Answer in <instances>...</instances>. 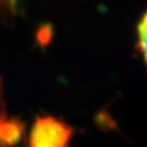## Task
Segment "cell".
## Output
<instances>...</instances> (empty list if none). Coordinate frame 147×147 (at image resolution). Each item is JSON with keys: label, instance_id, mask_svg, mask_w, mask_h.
Listing matches in <instances>:
<instances>
[{"label": "cell", "instance_id": "cell-1", "mask_svg": "<svg viewBox=\"0 0 147 147\" xmlns=\"http://www.w3.org/2000/svg\"><path fill=\"white\" fill-rule=\"evenodd\" d=\"M73 130L53 117H39L32 126L30 147H68Z\"/></svg>", "mask_w": 147, "mask_h": 147}, {"label": "cell", "instance_id": "cell-2", "mask_svg": "<svg viewBox=\"0 0 147 147\" xmlns=\"http://www.w3.org/2000/svg\"><path fill=\"white\" fill-rule=\"evenodd\" d=\"M24 134V125L16 118L0 113V147H16Z\"/></svg>", "mask_w": 147, "mask_h": 147}, {"label": "cell", "instance_id": "cell-3", "mask_svg": "<svg viewBox=\"0 0 147 147\" xmlns=\"http://www.w3.org/2000/svg\"><path fill=\"white\" fill-rule=\"evenodd\" d=\"M19 0H0V22L7 25L13 23L18 14Z\"/></svg>", "mask_w": 147, "mask_h": 147}, {"label": "cell", "instance_id": "cell-4", "mask_svg": "<svg viewBox=\"0 0 147 147\" xmlns=\"http://www.w3.org/2000/svg\"><path fill=\"white\" fill-rule=\"evenodd\" d=\"M146 13H144L137 24V45L136 47L142 53L144 61L146 60Z\"/></svg>", "mask_w": 147, "mask_h": 147}, {"label": "cell", "instance_id": "cell-5", "mask_svg": "<svg viewBox=\"0 0 147 147\" xmlns=\"http://www.w3.org/2000/svg\"><path fill=\"white\" fill-rule=\"evenodd\" d=\"M1 95H2V84H1V80H0V108H2V105H1Z\"/></svg>", "mask_w": 147, "mask_h": 147}, {"label": "cell", "instance_id": "cell-6", "mask_svg": "<svg viewBox=\"0 0 147 147\" xmlns=\"http://www.w3.org/2000/svg\"><path fill=\"white\" fill-rule=\"evenodd\" d=\"M2 111H5V110H3V109H2V108H0V113H1V112H2Z\"/></svg>", "mask_w": 147, "mask_h": 147}]
</instances>
